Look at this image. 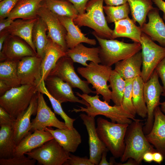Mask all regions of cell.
<instances>
[{"instance_id":"obj_55","label":"cell","mask_w":165,"mask_h":165,"mask_svg":"<svg viewBox=\"0 0 165 165\" xmlns=\"http://www.w3.org/2000/svg\"><path fill=\"white\" fill-rule=\"evenodd\" d=\"M160 109L162 112L165 115V101L160 103Z\"/></svg>"},{"instance_id":"obj_47","label":"cell","mask_w":165,"mask_h":165,"mask_svg":"<svg viewBox=\"0 0 165 165\" xmlns=\"http://www.w3.org/2000/svg\"><path fill=\"white\" fill-rule=\"evenodd\" d=\"M158 9L163 12V18L165 21V2L163 0H152Z\"/></svg>"},{"instance_id":"obj_31","label":"cell","mask_w":165,"mask_h":165,"mask_svg":"<svg viewBox=\"0 0 165 165\" xmlns=\"http://www.w3.org/2000/svg\"><path fill=\"white\" fill-rule=\"evenodd\" d=\"M47 31L46 24L41 18L38 16L33 30L32 40L36 50L37 55L42 59L49 40L46 33Z\"/></svg>"},{"instance_id":"obj_29","label":"cell","mask_w":165,"mask_h":165,"mask_svg":"<svg viewBox=\"0 0 165 165\" xmlns=\"http://www.w3.org/2000/svg\"><path fill=\"white\" fill-rule=\"evenodd\" d=\"M44 0H20L7 17L15 20L29 19L38 17V10Z\"/></svg>"},{"instance_id":"obj_3","label":"cell","mask_w":165,"mask_h":165,"mask_svg":"<svg viewBox=\"0 0 165 165\" xmlns=\"http://www.w3.org/2000/svg\"><path fill=\"white\" fill-rule=\"evenodd\" d=\"M104 2V0H90L86 4V12L78 14L73 21L79 27L86 26L93 29L101 38L112 39L113 30L108 27L105 16Z\"/></svg>"},{"instance_id":"obj_7","label":"cell","mask_w":165,"mask_h":165,"mask_svg":"<svg viewBox=\"0 0 165 165\" xmlns=\"http://www.w3.org/2000/svg\"><path fill=\"white\" fill-rule=\"evenodd\" d=\"M112 70L111 66L92 61L87 66L77 68L78 72L93 86L95 93L101 95L103 99L108 103L111 100V91L107 82Z\"/></svg>"},{"instance_id":"obj_30","label":"cell","mask_w":165,"mask_h":165,"mask_svg":"<svg viewBox=\"0 0 165 165\" xmlns=\"http://www.w3.org/2000/svg\"><path fill=\"white\" fill-rule=\"evenodd\" d=\"M0 126V159L12 157L16 146L14 126L8 124H2Z\"/></svg>"},{"instance_id":"obj_18","label":"cell","mask_w":165,"mask_h":165,"mask_svg":"<svg viewBox=\"0 0 165 165\" xmlns=\"http://www.w3.org/2000/svg\"><path fill=\"white\" fill-rule=\"evenodd\" d=\"M154 116L152 128L145 136L148 142L165 159V115L158 106L154 110Z\"/></svg>"},{"instance_id":"obj_46","label":"cell","mask_w":165,"mask_h":165,"mask_svg":"<svg viewBox=\"0 0 165 165\" xmlns=\"http://www.w3.org/2000/svg\"><path fill=\"white\" fill-rule=\"evenodd\" d=\"M14 20L8 17L0 19V32L9 27Z\"/></svg>"},{"instance_id":"obj_27","label":"cell","mask_w":165,"mask_h":165,"mask_svg":"<svg viewBox=\"0 0 165 165\" xmlns=\"http://www.w3.org/2000/svg\"><path fill=\"white\" fill-rule=\"evenodd\" d=\"M66 54L74 62L80 64L86 67L88 64L86 62L90 61L99 64L101 60L99 56V47L89 48L80 43L72 49H68Z\"/></svg>"},{"instance_id":"obj_11","label":"cell","mask_w":165,"mask_h":165,"mask_svg":"<svg viewBox=\"0 0 165 165\" xmlns=\"http://www.w3.org/2000/svg\"><path fill=\"white\" fill-rule=\"evenodd\" d=\"M159 78L155 70L150 79L144 83V92L147 116L143 130L145 135L149 133L152 128L154 120V111L160 103V96L162 93L163 88L159 82Z\"/></svg>"},{"instance_id":"obj_39","label":"cell","mask_w":165,"mask_h":165,"mask_svg":"<svg viewBox=\"0 0 165 165\" xmlns=\"http://www.w3.org/2000/svg\"><path fill=\"white\" fill-rule=\"evenodd\" d=\"M134 79L125 80L126 86L121 106L125 111L135 116L137 113L132 101L133 83Z\"/></svg>"},{"instance_id":"obj_34","label":"cell","mask_w":165,"mask_h":165,"mask_svg":"<svg viewBox=\"0 0 165 165\" xmlns=\"http://www.w3.org/2000/svg\"><path fill=\"white\" fill-rule=\"evenodd\" d=\"M130 9L132 20L138 23L140 27L146 23V17L152 9V0H127Z\"/></svg>"},{"instance_id":"obj_2","label":"cell","mask_w":165,"mask_h":165,"mask_svg":"<svg viewBox=\"0 0 165 165\" xmlns=\"http://www.w3.org/2000/svg\"><path fill=\"white\" fill-rule=\"evenodd\" d=\"M142 126L141 120L136 119L129 125L125 138V147L121 157V162L132 158L139 164L145 152L157 151L147 139Z\"/></svg>"},{"instance_id":"obj_52","label":"cell","mask_w":165,"mask_h":165,"mask_svg":"<svg viewBox=\"0 0 165 165\" xmlns=\"http://www.w3.org/2000/svg\"><path fill=\"white\" fill-rule=\"evenodd\" d=\"M11 88L5 82L0 81V95L2 96Z\"/></svg>"},{"instance_id":"obj_35","label":"cell","mask_w":165,"mask_h":165,"mask_svg":"<svg viewBox=\"0 0 165 165\" xmlns=\"http://www.w3.org/2000/svg\"><path fill=\"white\" fill-rule=\"evenodd\" d=\"M43 5L56 15L74 19L79 13L73 4L67 0H44Z\"/></svg>"},{"instance_id":"obj_17","label":"cell","mask_w":165,"mask_h":165,"mask_svg":"<svg viewBox=\"0 0 165 165\" xmlns=\"http://www.w3.org/2000/svg\"><path fill=\"white\" fill-rule=\"evenodd\" d=\"M36 55V53L24 41L19 37L9 35L0 52V61L2 62L7 59L20 60L25 57Z\"/></svg>"},{"instance_id":"obj_1","label":"cell","mask_w":165,"mask_h":165,"mask_svg":"<svg viewBox=\"0 0 165 165\" xmlns=\"http://www.w3.org/2000/svg\"><path fill=\"white\" fill-rule=\"evenodd\" d=\"M76 95L85 100L89 104L88 107L79 106V108H73L71 112H85L88 116L95 117L101 115L110 119L111 122L121 124H130L136 119L135 116L125 111L122 106H112L105 101H101L100 96L96 94L92 96L88 94H81L75 92Z\"/></svg>"},{"instance_id":"obj_10","label":"cell","mask_w":165,"mask_h":165,"mask_svg":"<svg viewBox=\"0 0 165 165\" xmlns=\"http://www.w3.org/2000/svg\"><path fill=\"white\" fill-rule=\"evenodd\" d=\"M73 60L66 55L60 58L49 75L58 77L63 81L68 83L72 88H78L83 94H96L90 88L89 83L87 81L83 80L75 72Z\"/></svg>"},{"instance_id":"obj_36","label":"cell","mask_w":165,"mask_h":165,"mask_svg":"<svg viewBox=\"0 0 165 165\" xmlns=\"http://www.w3.org/2000/svg\"><path fill=\"white\" fill-rule=\"evenodd\" d=\"M108 81L112 89L111 100L115 105L121 106L126 86L125 80L114 70L112 72Z\"/></svg>"},{"instance_id":"obj_40","label":"cell","mask_w":165,"mask_h":165,"mask_svg":"<svg viewBox=\"0 0 165 165\" xmlns=\"http://www.w3.org/2000/svg\"><path fill=\"white\" fill-rule=\"evenodd\" d=\"M25 155L7 159H0V165H34L37 161Z\"/></svg>"},{"instance_id":"obj_5","label":"cell","mask_w":165,"mask_h":165,"mask_svg":"<svg viewBox=\"0 0 165 165\" xmlns=\"http://www.w3.org/2000/svg\"><path fill=\"white\" fill-rule=\"evenodd\" d=\"M96 130L100 139L115 157H121L125 147V138L128 124L110 122L100 117L97 120Z\"/></svg>"},{"instance_id":"obj_45","label":"cell","mask_w":165,"mask_h":165,"mask_svg":"<svg viewBox=\"0 0 165 165\" xmlns=\"http://www.w3.org/2000/svg\"><path fill=\"white\" fill-rule=\"evenodd\" d=\"M74 5L79 14H82L86 12V4L90 0H67Z\"/></svg>"},{"instance_id":"obj_4","label":"cell","mask_w":165,"mask_h":165,"mask_svg":"<svg viewBox=\"0 0 165 165\" xmlns=\"http://www.w3.org/2000/svg\"><path fill=\"white\" fill-rule=\"evenodd\" d=\"M92 34L100 46L99 56L101 64L111 66L113 64L127 58L140 51V43H127L114 39H107L98 36L94 32Z\"/></svg>"},{"instance_id":"obj_8","label":"cell","mask_w":165,"mask_h":165,"mask_svg":"<svg viewBox=\"0 0 165 165\" xmlns=\"http://www.w3.org/2000/svg\"><path fill=\"white\" fill-rule=\"evenodd\" d=\"M140 44L142 61L141 76L145 82L150 79L157 65L165 57V47L157 44L143 32Z\"/></svg>"},{"instance_id":"obj_14","label":"cell","mask_w":165,"mask_h":165,"mask_svg":"<svg viewBox=\"0 0 165 165\" xmlns=\"http://www.w3.org/2000/svg\"><path fill=\"white\" fill-rule=\"evenodd\" d=\"M44 81L49 93L61 104L68 102H77L86 107L89 106V104L85 100L83 99L80 100L75 95L72 87L68 83L58 77L49 75Z\"/></svg>"},{"instance_id":"obj_51","label":"cell","mask_w":165,"mask_h":165,"mask_svg":"<svg viewBox=\"0 0 165 165\" xmlns=\"http://www.w3.org/2000/svg\"><path fill=\"white\" fill-rule=\"evenodd\" d=\"M153 161L160 164L164 159L163 155L160 152L156 151L153 153Z\"/></svg>"},{"instance_id":"obj_12","label":"cell","mask_w":165,"mask_h":165,"mask_svg":"<svg viewBox=\"0 0 165 165\" xmlns=\"http://www.w3.org/2000/svg\"><path fill=\"white\" fill-rule=\"evenodd\" d=\"M37 94L38 106L36 116L31 122L30 132L35 130H45L46 127H51L60 129L68 128L65 123L59 120L47 105L43 94L37 91Z\"/></svg>"},{"instance_id":"obj_37","label":"cell","mask_w":165,"mask_h":165,"mask_svg":"<svg viewBox=\"0 0 165 165\" xmlns=\"http://www.w3.org/2000/svg\"><path fill=\"white\" fill-rule=\"evenodd\" d=\"M37 91L46 95L48 98L51 104L54 113L60 116L64 120L67 127L69 129L74 127L73 123L75 119H72L64 111L61 103L54 98L49 93L47 90L44 80H41L37 86Z\"/></svg>"},{"instance_id":"obj_19","label":"cell","mask_w":165,"mask_h":165,"mask_svg":"<svg viewBox=\"0 0 165 165\" xmlns=\"http://www.w3.org/2000/svg\"><path fill=\"white\" fill-rule=\"evenodd\" d=\"M147 16L148 22L140 27L142 32L165 47V24L160 15L159 9L154 7Z\"/></svg>"},{"instance_id":"obj_49","label":"cell","mask_w":165,"mask_h":165,"mask_svg":"<svg viewBox=\"0 0 165 165\" xmlns=\"http://www.w3.org/2000/svg\"><path fill=\"white\" fill-rule=\"evenodd\" d=\"M108 151H104L102 153L101 161L99 164V165H111L114 164V161L111 159L110 162L107 161L106 159V156Z\"/></svg>"},{"instance_id":"obj_26","label":"cell","mask_w":165,"mask_h":165,"mask_svg":"<svg viewBox=\"0 0 165 165\" xmlns=\"http://www.w3.org/2000/svg\"><path fill=\"white\" fill-rule=\"evenodd\" d=\"M66 55V52L49 38L41 62V80H45L59 59Z\"/></svg>"},{"instance_id":"obj_25","label":"cell","mask_w":165,"mask_h":165,"mask_svg":"<svg viewBox=\"0 0 165 165\" xmlns=\"http://www.w3.org/2000/svg\"><path fill=\"white\" fill-rule=\"evenodd\" d=\"M37 17L29 19H15L10 26L5 30L9 35L18 37L24 41L36 53V50L32 40V33Z\"/></svg>"},{"instance_id":"obj_48","label":"cell","mask_w":165,"mask_h":165,"mask_svg":"<svg viewBox=\"0 0 165 165\" xmlns=\"http://www.w3.org/2000/svg\"><path fill=\"white\" fill-rule=\"evenodd\" d=\"M106 5L117 6L127 2V0H104Z\"/></svg>"},{"instance_id":"obj_24","label":"cell","mask_w":165,"mask_h":165,"mask_svg":"<svg viewBox=\"0 0 165 165\" xmlns=\"http://www.w3.org/2000/svg\"><path fill=\"white\" fill-rule=\"evenodd\" d=\"M142 63L141 53L139 51L116 63L114 70L125 80L134 79L141 76Z\"/></svg>"},{"instance_id":"obj_23","label":"cell","mask_w":165,"mask_h":165,"mask_svg":"<svg viewBox=\"0 0 165 165\" xmlns=\"http://www.w3.org/2000/svg\"><path fill=\"white\" fill-rule=\"evenodd\" d=\"M45 130L49 132L58 143L69 152H75L81 143L80 134L75 128L53 130L46 127Z\"/></svg>"},{"instance_id":"obj_20","label":"cell","mask_w":165,"mask_h":165,"mask_svg":"<svg viewBox=\"0 0 165 165\" xmlns=\"http://www.w3.org/2000/svg\"><path fill=\"white\" fill-rule=\"evenodd\" d=\"M33 132H30L16 145L13 156L25 154L54 138L49 132L45 130H35Z\"/></svg>"},{"instance_id":"obj_54","label":"cell","mask_w":165,"mask_h":165,"mask_svg":"<svg viewBox=\"0 0 165 165\" xmlns=\"http://www.w3.org/2000/svg\"><path fill=\"white\" fill-rule=\"evenodd\" d=\"M128 160L127 162L122 165H138L136 162L133 159L130 158Z\"/></svg>"},{"instance_id":"obj_56","label":"cell","mask_w":165,"mask_h":165,"mask_svg":"<svg viewBox=\"0 0 165 165\" xmlns=\"http://www.w3.org/2000/svg\"><path fill=\"white\" fill-rule=\"evenodd\" d=\"M3 0H0V2L2 1Z\"/></svg>"},{"instance_id":"obj_42","label":"cell","mask_w":165,"mask_h":165,"mask_svg":"<svg viewBox=\"0 0 165 165\" xmlns=\"http://www.w3.org/2000/svg\"><path fill=\"white\" fill-rule=\"evenodd\" d=\"M64 165H94L86 157H80L70 153L69 159Z\"/></svg>"},{"instance_id":"obj_38","label":"cell","mask_w":165,"mask_h":165,"mask_svg":"<svg viewBox=\"0 0 165 165\" xmlns=\"http://www.w3.org/2000/svg\"><path fill=\"white\" fill-rule=\"evenodd\" d=\"M104 11L106 16L107 23H115L129 16L130 13L129 5L127 2L117 6L106 5L103 6Z\"/></svg>"},{"instance_id":"obj_43","label":"cell","mask_w":165,"mask_h":165,"mask_svg":"<svg viewBox=\"0 0 165 165\" xmlns=\"http://www.w3.org/2000/svg\"><path fill=\"white\" fill-rule=\"evenodd\" d=\"M155 70L163 84V91L161 95L165 97V57L157 65Z\"/></svg>"},{"instance_id":"obj_6","label":"cell","mask_w":165,"mask_h":165,"mask_svg":"<svg viewBox=\"0 0 165 165\" xmlns=\"http://www.w3.org/2000/svg\"><path fill=\"white\" fill-rule=\"evenodd\" d=\"M37 92V86L32 85L12 88L0 96V106L16 119L26 110Z\"/></svg>"},{"instance_id":"obj_33","label":"cell","mask_w":165,"mask_h":165,"mask_svg":"<svg viewBox=\"0 0 165 165\" xmlns=\"http://www.w3.org/2000/svg\"><path fill=\"white\" fill-rule=\"evenodd\" d=\"M144 82L141 76L133 79L132 101L136 113L143 118L147 117V109L144 92Z\"/></svg>"},{"instance_id":"obj_9","label":"cell","mask_w":165,"mask_h":165,"mask_svg":"<svg viewBox=\"0 0 165 165\" xmlns=\"http://www.w3.org/2000/svg\"><path fill=\"white\" fill-rule=\"evenodd\" d=\"M70 154L53 138L25 155L40 165H62L69 159Z\"/></svg>"},{"instance_id":"obj_53","label":"cell","mask_w":165,"mask_h":165,"mask_svg":"<svg viewBox=\"0 0 165 165\" xmlns=\"http://www.w3.org/2000/svg\"><path fill=\"white\" fill-rule=\"evenodd\" d=\"M153 153L151 152H145L143 157V160L146 162L151 163L153 161Z\"/></svg>"},{"instance_id":"obj_44","label":"cell","mask_w":165,"mask_h":165,"mask_svg":"<svg viewBox=\"0 0 165 165\" xmlns=\"http://www.w3.org/2000/svg\"><path fill=\"white\" fill-rule=\"evenodd\" d=\"M16 119L0 106V125L8 124L14 126Z\"/></svg>"},{"instance_id":"obj_32","label":"cell","mask_w":165,"mask_h":165,"mask_svg":"<svg viewBox=\"0 0 165 165\" xmlns=\"http://www.w3.org/2000/svg\"><path fill=\"white\" fill-rule=\"evenodd\" d=\"M19 60L7 59L0 63V81L11 89L21 85L17 74Z\"/></svg>"},{"instance_id":"obj_21","label":"cell","mask_w":165,"mask_h":165,"mask_svg":"<svg viewBox=\"0 0 165 165\" xmlns=\"http://www.w3.org/2000/svg\"><path fill=\"white\" fill-rule=\"evenodd\" d=\"M57 16L67 31L65 40L68 49L72 48L82 43L94 46L96 44L97 42L95 39L86 37L82 32L79 27L74 23L73 18Z\"/></svg>"},{"instance_id":"obj_16","label":"cell","mask_w":165,"mask_h":165,"mask_svg":"<svg viewBox=\"0 0 165 165\" xmlns=\"http://www.w3.org/2000/svg\"><path fill=\"white\" fill-rule=\"evenodd\" d=\"M79 116L85 126L89 138V160L94 165H98L103 153L109 150L100 139L97 134L95 117L81 113Z\"/></svg>"},{"instance_id":"obj_15","label":"cell","mask_w":165,"mask_h":165,"mask_svg":"<svg viewBox=\"0 0 165 165\" xmlns=\"http://www.w3.org/2000/svg\"><path fill=\"white\" fill-rule=\"evenodd\" d=\"M38 16L47 26L48 37L66 52L68 49L65 40L67 31L57 15L48 9L42 2L38 10Z\"/></svg>"},{"instance_id":"obj_50","label":"cell","mask_w":165,"mask_h":165,"mask_svg":"<svg viewBox=\"0 0 165 165\" xmlns=\"http://www.w3.org/2000/svg\"><path fill=\"white\" fill-rule=\"evenodd\" d=\"M9 35L6 30L0 32V52L2 50L4 42Z\"/></svg>"},{"instance_id":"obj_22","label":"cell","mask_w":165,"mask_h":165,"mask_svg":"<svg viewBox=\"0 0 165 165\" xmlns=\"http://www.w3.org/2000/svg\"><path fill=\"white\" fill-rule=\"evenodd\" d=\"M38 106L37 92L33 97L26 110L16 119L13 127L16 145L30 132L31 116L36 115Z\"/></svg>"},{"instance_id":"obj_28","label":"cell","mask_w":165,"mask_h":165,"mask_svg":"<svg viewBox=\"0 0 165 165\" xmlns=\"http://www.w3.org/2000/svg\"><path fill=\"white\" fill-rule=\"evenodd\" d=\"M112 39L119 37L129 38L134 42L140 43L142 33L141 28L137 26L132 19L127 18L114 23Z\"/></svg>"},{"instance_id":"obj_13","label":"cell","mask_w":165,"mask_h":165,"mask_svg":"<svg viewBox=\"0 0 165 165\" xmlns=\"http://www.w3.org/2000/svg\"><path fill=\"white\" fill-rule=\"evenodd\" d=\"M42 59L36 55L25 57L19 60L17 74L21 85L37 86L42 78Z\"/></svg>"},{"instance_id":"obj_41","label":"cell","mask_w":165,"mask_h":165,"mask_svg":"<svg viewBox=\"0 0 165 165\" xmlns=\"http://www.w3.org/2000/svg\"><path fill=\"white\" fill-rule=\"evenodd\" d=\"M20 0H3L0 2V19L7 18Z\"/></svg>"}]
</instances>
